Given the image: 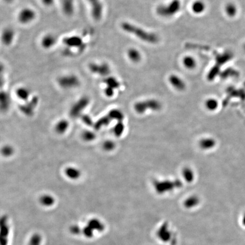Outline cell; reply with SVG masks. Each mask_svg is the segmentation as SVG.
<instances>
[{"label": "cell", "instance_id": "cell-15", "mask_svg": "<svg viewBox=\"0 0 245 245\" xmlns=\"http://www.w3.org/2000/svg\"><path fill=\"white\" fill-rule=\"evenodd\" d=\"M127 56L129 60L133 63H138L142 59L141 52L133 47H131L127 51Z\"/></svg>", "mask_w": 245, "mask_h": 245}, {"label": "cell", "instance_id": "cell-7", "mask_svg": "<svg viewBox=\"0 0 245 245\" xmlns=\"http://www.w3.org/2000/svg\"><path fill=\"white\" fill-rule=\"evenodd\" d=\"M90 8L92 18L95 21L102 20L104 13V5L101 0H86Z\"/></svg>", "mask_w": 245, "mask_h": 245}, {"label": "cell", "instance_id": "cell-28", "mask_svg": "<svg viewBox=\"0 0 245 245\" xmlns=\"http://www.w3.org/2000/svg\"><path fill=\"white\" fill-rule=\"evenodd\" d=\"M124 128H125V127L122 122H118L117 124L114 127V133L115 134L116 136H117V137H119L120 136L122 135Z\"/></svg>", "mask_w": 245, "mask_h": 245}, {"label": "cell", "instance_id": "cell-22", "mask_svg": "<svg viewBox=\"0 0 245 245\" xmlns=\"http://www.w3.org/2000/svg\"><path fill=\"white\" fill-rule=\"evenodd\" d=\"M182 176L184 179L188 183H191L195 178L194 172L189 167H185L182 170Z\"/></svg>", "mask_w": 245, "mask_h": 245}, {"label": "cell", "instance_id": "cell-4", "mask_svg": "<svg viewBox=\"0 0 245 245\" xmlns=\"http://www.w3.org/2000/svg\"><path fill=\"white\" fill-rule=\"evenodd\" d=\"M181 7V2L178 0H173L169 4L159 6L157 13L163 17H171L178 13Z\"/></svg>", "mask_w": 245, "mask_h": 245}, {"label": "cell", "instance_id": "cell-11", "mask_svg": "<svg viewBox=\"0 0 245 245\" xmlns=\"http://www.w3.org/2000/svg\"><path fill=\"white\" fill-rule=\"evenodd\" d=\"M16 32L11 27H6L3 29L1 34V41L5 46L11 45L15 39Z\"/></svg>", "mask_w": 245, "mask_h": 245}, {"label": "cell", "instance_id": "cell-16", "mask_svg": "<svg viewBox=\"0 0 245 245\" xmlns=\"http://www.w3.org/2000/svg\"><path fill=\"white\" fill-rule=\"evenodd\" d=\"M64 174L68 178L73 181L79 179L82 174L80 170L74 166L67 167L64 170Z\"/></svg>", "mask_w": 245, "mask_h": 245}, {"label": "cell", "instance_id": "cell-25", "mask_svg": "<svg viewBox=\"0 0 245 245\" xmlns=\"http://www.w3.org/2000/svg\"><path fill=\"white\" fill-rule=\"evenodd\" d=\"M111 119L117 120L118 122H122L124 119V114L122 112L118 109L112 110L108 115Z\"/></svg>", "mask_w": 245, "mask_h": 245}, {"label": "cell", "instance_id": "cell-18", "mask_svg": "<svg viewBox=\"0 0 245 245\" xmlns=\"http://www.w3.org/2000/svg\"><path fill=\"white\" fill-rule=\"evenodd\" d=\"M224 12L228 17L234 18L238 13L237 6L233 2H228L225 6Z\"/></svg>", "mask_w": 245, "mask_h": 245}, {"label": "cell", "instance_id": "cell-23", "mask_svg": "<svg viewBox=\"0 0 245 245\" xmlns=\"http://www.w3.org/2000/svg\"><path fill=\"white\" fill-rule=\"evenodd\" d=\"M69 126V122L66 120H61L55 125V131L59 134H63L68 129Z\"/></svg>", "mask_w": 245, "mask_h": 245}, {"label": "cell", "instance_id": "cell-31", "mask_svg": "<svg viewBox=\"0 0 245 245\" xmlns=\"http://www.w3.org/2000/svg\"><path fill=\"white\" fill-rule=\"evenodd\" d=\"M198 202V199L196 196H191L187 199L185 204L187 206H192L196 204Z\"/></svg>", "mask_w": 245, "mask_h": 245}, {"label": "cell", "instance_id": "cell-21", "mask_svg": "<svg viewBox=\"0 0 245 245\" xmlns=\"http://www.w3.org/2000/svg\"><path fill=\"white\" fill-rule=\"evenodd\" d=\"M216 144V140L212 137H206L201 139L199 141V146L204 150H209L213 148Z\"/></svg>", "mask_w": 245, "mask_h": 245}, {"label": "cell", "instance_id": "cell-8", "mask_svg": "<svg viewBox=\"0 0 245 245\" xmlns=\"http://www.w3.org/2000/svg\"><path fill=\"white\" fill-rule=\"evenodd\" d=\"M182 184L181 181L176 180L174 181H156L154 183V186L156 191L159 193H162L166 191H170L175 187L182 186Z\"/></svg>", "mask_w": 245, "mask_h": 245}, {"label": "cell", "instance_id": "cell-6", "mask_svg": "<svg viewBox=\"0 0 245 245\" xmlns=\"http://www.w3.org/2000/svg\"><path fill=\"white\" fill-rule=\"evenodd\" d=\"M37 13L36 11L30 7L22 8L17 15V20L19 23L27 25L31 23L37 19Z\"/></svg>", "mask_w": 245, "mask_h": 245}, {"label": "cell", "instance_id": "cell-20", "mask_svg": "<svg viewBox=\"0 0 245 245\" xmlns=\"http://www.w3.org/2000/svg\"><path fill=\"white\" fill-rule=\"evenodd\" d=\"M182 64L184 68L188 70H193L195 69L197 65L196 59L192 56L186 55L182 59Z\"/></svg>", "mask_w": 245, "mask_h": 245}, {"label": "cell", "instance_id": "cell-27", "mask_svg": "<svg viewBox=\"0 0 245 245\" xmlns=\"http://www.w3.org/2000/svg\"><path fill=\"white\" fill-rule=\"evenodd\" d=\"M102 146L105 151L111 152L115 148L116 144L112 140H106L104 141Z\"/></svg>", "mask_w": 245, "mask_h": 245}, {"label": "cell", "instance_id": "cell-17", "mask_svg": "<svg viewBox=\"0 0 245 245\" xmlns=\"http://www.w3.org/2000/svg\"><path fill=\"white\" fill-rule=\"evenodd\" d=\"M206 9V4L202 0L195 1L191 5V10L195 14H201Z\"/></svg>", "mask_w": 245, "mask_h": 245}, {"label": "cell", "instance_id": "cell-30", "mask_svg": "<svg viewBox=\"0 0 245 245\" xmlns=\"http://www.w3.org/2000/svg\"><path fill=\"white\" fill-rule=\"evenodd\" d=\"M41 203L44 205H49L54 202L53 198L49 195H45L41 196Z\"/></svg>", "mask_w": 245, "mask_h": 245}, {"label": "cell", "instance_id": "cell-10", "mask_svg": "<svg viewBox=\"0 0 245 245\" xmlns=\"http://www.w3.org/2000/svg\"><path fill=\"white\" fill-rule=\"evenodd\" d=\"M58 41V39L56 35L52 33H48L45 34L41 39V47L45 49L48 50L53 48Z\"/></svg>", "mask_w": 245, "mask_h": 245}, {"label": "cell", "instance_id": "cell-9", "mask_svg": "<svg viewBox=\"0 0 245 245\" xmlns=\"http://www.w3.org/2000/svg\"><path fill=\"white\" fill-rule=\"evenodd\" d=\"M62 42L68 48H76L81 50L85 47V45L81 37L77 35L66 37L63 38Z\"/></svg>", "mask_w": 245, "mask_h": 245}, {"label": "cell", "instance_id": "cell-26", "mask_svg": "<svg viewBox=\"0 0 245 245\" xmlns=\"http://www.w3.org/2000/svg\"><path fill=\"white\" fill-rule=\"evenodd\" d=\"M82 139L86 141H91L95 138V135L90 131H85L82 134Z\"/></svg>", "mask_w": 245, "mask_h": 245}, {"label": "cell", "instance_id": "cell-5", "mask_svg": "<svg viewBox=\"0 0 245 245\" xmlns=\"http://www.w3.org/2000/svg\"><path fill=\"white\" fill-rule=\"evenodd\" d=\"M162 108V104L159 101L154 99H148L136 103L134 105L135 110L139 114H143L147 110L157 111Z\"/></svg>", "mask_w": 245, "mask_h": 245}, {"label": "cell", "instance_id": "cell-34", "mask_svg": "<svg viewBox=\"0 0 245 245\" xmlns=\"http://www.w3.org/2000/svg\"><path fill=\"white\" fill-rule=\"evenodd\" d=\"M244 50L245 52V44H244Z\"/></svg>", "mask_w": 245, "mask_h": 245}, {"label": "cell", "instance_id": "cell-29", "mask_svg": "<svg viewBox=\"0 0 245 245\" xmlns=\"http://www.w3.org/2000/svg\"><path fill=\"white\" fill-rule=\"evenodd\" d=\"M14 153L13 148L9 145L4 146L2 149V153L5 157H10Z\"/></svg>", "mask_w": 245, "mask_h": 245}, {"label": "cell", "instance_id": "cell-12", "mask_svg": "<svg viewBox=\"0 0 245 245\" xmlns=\"http://www.w3.org/2000/svg\"><path fill=\"white\" fill-rule=\"evenodd\" d=\"M61 10L66 17H70L73 16L76 10V5L74 0H62Z\"/></svg>", "mask_w": 245, "mask_h": 245}, {"label": "cell", "instance_id": "cell-1", "mask_svg": "<svg viewBox=\"0 0 245 245\" xmlns=\"http://www.w3.org/2000/svg\"><path fill=\"white\" fill-rule=\"evenodd\" d=\"M120 27L125 32L133 35L136 38L144 42L155 44L158 41V37L156 34L148 32L141 27L128 22H122L120 24Z\"/></svg>", "mask_w": 245, "mask_h": 245}, {"label": "cell", "instance_id": "cell-3", "mask_svg": "<svg viewBox=\"0 0 245 245\" xmlns=\"http://www.w3.org/2000/svg\"><path fill=\"white\" fill-rule=\"evenodd\" d=\"M90 72L101 77H107L111 76V68L106 62H91L87 66Z\"/></svg>", "mask_w": 245, "mask_h": 245}, {"label": "cell", "instance_id": "cell-2", "mask_svg": "<svg viewBox=\"0 0 245 245\" xmlns=\"http://www.w3.org/2000/svg\"><path fill=\"white\" fill-rule=\"evenodd\" d=\"M58 85L63 89L69 90L77 88L81 84L79 77L76 74L69 73L60 76L57 79Z\"/></svg>", "mask_w": 245, "mask_h": 245}, {"label": "cell", "instance_id": "cell-13", "mask_svg": "<svg viewBox=\"0 0 245 245\" xmlns=\"http://www.w3.org/2000/svg\"><path fill=\"white\" fill-rule=\"evenodd\" d=\"M169 81L174 89L178 91H183L186 87V84L183 80L179 76L172 74L169 77Z\"/></svg>", "mask_w": 245, "mask_h": 245}, {"label": "cell", "instance_id": "cell-33", "mask_svg": "<svg viewBox=\"0 0 245 245\" xmlns=\"http://www.w3.org/2000/svg\"><path fill=\"white\" fill-rule=\"evenodd\" d=\"M4 1H5L7 3H11L13 1V0H4Z\"/></svg>", "mask_w": 245, "mask_h": 245}, {"label": "cell", "instance_id": "cell-32", "mask_svg": "<svg viewBox=\"0 0 245 245\" xmlns=\"http://www.w3.org/2000/svg\"><path fill=\"white\" fill-rule=\"evenodd\" d=\"M41 3L43 5L47 7H52L55 2V0H41Z\"/></svg>", "mask_w": 245, "mask_h": 245}, {"label": "cell", "instance_id": "cell-19", "mask_svg": "<svg viewBox=\"0 0 245 245\" xmlns=\"http://www.w3.org/2000/svg\"><path fill=\"white\" fill-rule=\"evenodd\" d=\"M103 82L104 85V86L112 88L114 90H116L120 87V82L115 77L111 76L104 78Z\"/></svg>", "mask_w": 245, "mask_h": 245}, {"label": "cell", "instance_id": "cell-24", "mask_svg": "<svg viewBox=\"0 0 245 245\" xmlns=\"http://www.w3.org/2000/svg\"><path fill=\"white\" fill-rule=\"evenodd\" d=\"M205 106L209 111H215L219 107V102L215 98H209L205 102Z\"/></svg>", "mask_w": 245, "mask_h": 245}, {"label": "cell", "instance_id": "cell-14", "mask_svg": "<svg viewBox=\"0 0 245 245\" xmlns=\"http://www.w3.org/2000/svg\"><path fill=\"white\" fill-rule=\"evenodd\" d=\"M16 95L20 101L28 102L31 95V91L27 87L20 86L16 89Z\"/></svg>", "mask_w": 245, "mask_h": 245}]
</instances>
